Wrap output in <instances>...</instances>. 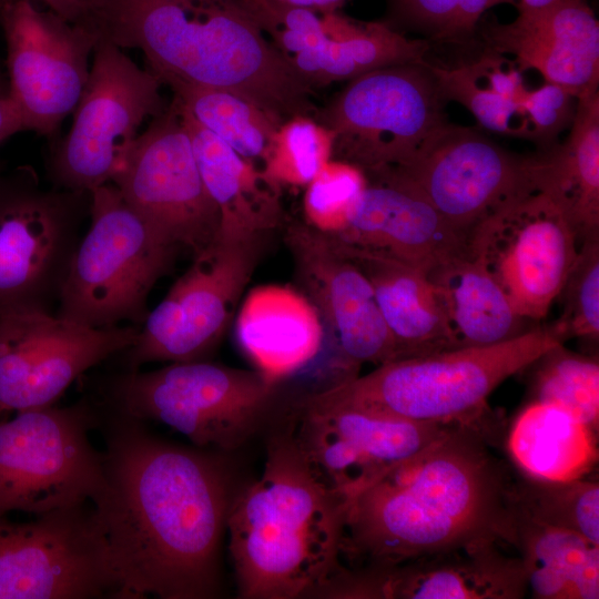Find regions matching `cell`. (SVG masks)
<instances>
[{
  "label": "cell",
  "instance_id": "18",
  "mask_svg": "<svg viewBox=\"0 0 599 599\" xmlns=\"http://www.w3.org/2000/svg\"><path fill=\"white\" fill-rule=\"evenodd\" d=\"M9 97L24 130L50 136L72 113L87 85L89 58L100 40L92 31L32 0H2Z\"/></svg>",
  "mask_w": 599,
  "mask_h": 599
},
{
  "label": "cell",
  "instance_id": "47",
  "mask_svg": "<svg viewBox=\"0 0 599 599\" xmlns=\"http://www.w3.org/2000/svg\"><path fill=\"white\" fill-rule=\"evenodd\" d=\"M2 171V164L0 163V172Z\"/></svg>",
  "mask_w": 599,
  "mask_h": 599
},
{
  "label": "cell",
  "instance_id": "46",
  "mask_svg": "<svg viewBox=\"0 0 599 599\" xmlns=\"http://www.w3.org/2000/svg\"><path fill=\"white\" fill-rule=\"evenodd\" d=\"M506 1H510V2H511V0H494V6H495V4H498V3H501V2H506Z\"/></svg>",
  "mask_w": 599,
  "mask_h": 599
},
{
  "label": "cell",
  "instance_id": "8",
  "mask_svg": "<svg viewBox=\"0 0 599 599\" xmlns=\"http://www.w3.org/2000/svg\"><path fill=\"white\" fill-rule=\"evenodd\" d=\"M99 412V402L83 397L0 418V517L94 500L103 484V451L89 434Z\"/></svg>",
  "mask_w": 599,
  "mask_h": 599
},
{
  "label": "cell",
  "instance_id": "39",
  "mask_svg": "<svg viewBox=\"0 0 599 599\" xmlns=\"http://www.w3.org/2000/svg\"><path fill=\"white\" fill-rule=\"evenodd\" d=\"M576 100L577 98L564 88L548 82L530 90L526 112L532 131L531 142L544 151L551 148L557 135L572 121Z\"/></svg>",
  "mask_w": 599,
  "mask_h": 599
},
{
  "label": "cell",
  "instance_id": "26",
  "mask_svg": "<svg viewBox=\"0 0 599 599\" xmlns=\"http://www.w3.org/2000/svg\"><path fill=\"white\" fill-rule=\"evenodd\" d=\"M177 103L201 177L220 212L217 236L268 237L282 224L281 189L264 176L261 167L199 124Z\"/></svg>",
  "mask_w": 599,
  "mask_h": 599
},
{
  "label": "cell",
  "instance_id": "28",
  "mask_svg": "<svg viewBox=\"0 0 599 599\" xmlns=\"http://www.w3.org/2000/svg\"><path fill=\"white\" fill-rule=\"evenodd\" d=\"M532 185L562 211L578 244L599 235V89L577 99L567 139L529 158Z\"/></svg>",
  "mask_w": 599,
  "mask_h": 599
},
{
  "label": "cell",
  "instance_id": "43",
  "mask_svg": "<svg viewBox=\"0 0 599 599\" xmlns=\"http://www.w3.org/2000/svg\"><path fill=\"white\" fill-rule=\"evenodd\" d=\"M266 2L315 10H339L348 0H263Z\"/></svg>",
  "mask_w": 599,
  "mask_h": 599
},
{
  "label": "cell",
  "instance_id": "42",
  "mask_svg": "<svg viewBox=\"0 0 599 599\" xmlns=\"http://www.w3.org/2000/svg\"><path fill=\"white\" fill-rule=\"evenodd\" d=\"M23 130L21 115L13 101L9 95L0 97V144Z\"/></svg>",
  "mask_w": 599,
  "mask_h": 599
},
{
  "label": "cell",
  "instance_id": "14",
  "mask_svg": "<svg viewBox=\"0 0 599 599\" xmlns=\"http://www.w3.org/2000/svg\"><path fill=\"white\" fill-rule=\"evenodd\" d=\"M578 241L560 207L534 185L480 222L466 252L483 264L516 312L544 319L577 256Z\"/></svg>",
  "mask_w": 599,
  "mask_h": 599
},
{
  "label": "cell",
  "instance_id": "13",
  "mask_svg": "<svg viewBox=\"0 0 599 599\" xmlns=\"http://www.w3.org/2000/svg\"><path fill=\"white\" fill-rule=\"evenodd\" d=\"M120 581L92 501L0 517V599L116 598Z\"/></svg>",
  "mask_w": 599,
  "mask_h": 599
},
{
  "label": "cell",
  "instance_id": "3",
  "mask_svg": "<svg viewBox=\"0 0 599 599\" xmlns=\"http://www.w3.org/2000/svg\"><path fill=\"white\" fill-rule=\"evenodd\" d=\"M98 34L139 49L163 85L226 89L281 123L316 111L246 0H106Z\"/></svg>",
  "mask_w": 599,
  "mask_h": 599
},
{
  "label": "cell",
  "instance_id": "25",
  "mask_svg": "<svg viewBox=\"0 0 599 599\" xmlns=\"http://www.w3.org/2000/svg\"><path fill=\"white\" fill-rule=\"evenodd\" d=\"M234 333L254 369L277 384L313 362L324 343V325L314 304L302 291L278 284L250 290Z\"/></svg>",
  "mask_w": 599,
  "mask_h": 599
},
{
  "label": "cell",
  "instance_id": "29",
  "mask_svg": "<svg viewBox=\"0 0 599 599\" xmlns=\"http://www.w3.org/2000/svg\"><path fill=\"white\" fill-rule=\"evenodd\" d=\"M427 276L440 297L455 348L498 344L534 327L466 250L440 261Z\"/></svg>",
  "mask_w": 599,
  "mask_h": 599
},
{
  "label": "cell",
  "instance_id": "9",
  "mask_svg": "<svg viewBox=\"0 0 599 599\" xmlns=\"http://www.w3.org/2000/svg\"><path fill=\"white\" fill-rule=\"evenodd\" d=\"M427 61L358 75L313 118L333 134L332 159L370 177L407 162L447 120Z\"/></svg>",
  "mask_w": 599,
  "mask_h": 599
},
{
  "label": "cell",
  "instance_id": "11",
  "mask_svg": "<svg viewBox=\"0 0 599 599\" xmlns=\"http://www.w3.org/2000/svg\"><path fill=\"white\" fill-rule=\"evenodd\" d=\"M90 200L91 193L44 187L30 165L0 172V316L52 312Z\"/></svg>",
  "mask_w": 599,
  "mask_h": 599
},
{
  "label": "cell",
  "instance_id": "22",
  "mask_svg": "<svg viewBox=\"0 0 599 599\" xmlns=\"http://www.w3.org/2000/svg\"><path fill=\"white\" fill-rule=\"evenodd\" d=\"M488 542L395 565L342 567L315 597L335 599H520L527 579L520 557Z\"/></svg>",
  "mask_w": 599,
  "mask_h": 599
},
{
  "label": "cell",
  "instance_id": "1",
  "mask_svg": "<svg viewBox=\"0 0 599 599\" xmlns=\"http://www.w3.org/2000/svg\"><path fill=\"white\" fill-rule=\"evenodd\" d=\"M103 484L92 501L120 589L116 599H212L232 501L221 451L181 446L99 402Z\"/></svg>",
  "mask_w": 599,
  "mask_h": 599
},
{
  "label": "cell",
  "instance_id": "41",
  "mask_svg": "<svg viewBox=\"0 0 599 599\" xmlns=\"http://www.w3.org/2000/svg\"><path fill=\"white\" fill-rule=\"evenodd\" d=\"M68 22L98 34V21L106 0H41ZM99 35V34H98ZM100 38V37H99Z\"/></svg>",
  "mask_w": 599,
  "mask_h": 599
},
{
  "label": "cell",
  "instance_id": "19",
  "mask_svg": "<svg viewBox=\"0 0 599 599\" xmlns=\"http://www.w3.org/2000/svg\"><path fill=\"white\" fill-rule=\"evenodd\" d=\"M286 424L316 475L348 505L390 467L456 425L329 405L311 395L300 400Z\"/></svg>",
  "mask_w": 599,
  "mask_h": 599
},
{
  "label": "cell",
  "instance_id": "12",
  "mask_svg": "<svg viewBox=\"0 0 599 599\" xmlns=\"http://www.w3.org/2000/svg\"><path fill=\"white\" fill-rule=\"evenodd\" d=\"M267 237L217 238L149 312L134 343L119 353L123 370L152 362L209 361L263 254Z\"/></svg>",
  "mask_w": 599,
  "mask_h": 599
},
{
  "label": "cell",
  "instance_id": "27",
  "mask_svg": "<svg viewBox=\"0 0 599 599\" xmlns=\"http://www.w3.org/2000/svg\"><path fill=\"white\" fill-rule=\"evenodd\" d=\"M331 238L372 285L382 316L396 343L397 359L455 348L440 297L426 271L347 247Z\"/></svg>",
  "mask_w": 599,
  "mask_h": 599
},
{
  "label": "cell",
  "instance_id": "16",
  "mask_svg": "<svg viewBox=\"0 0 599 599\" xmlns=\"http://www.w3.org/2000/svg\"><path fill=\"white\" fill-rule=\"evenodd\" d=\"M139 328H92L35 308L1 315L0 418L54 405L84 372L130 347Z\"/></svg>",
  "mask_w": 599,
  "mask_h": 599
},
{
  "label": "cell",
  "instance_id": "31",
  "mask_svg": "<svg viewBox=\"0 0 599 599\" xmlns=\"http://www.w3.org/2000/svg\"><path fill=\"white\" fill-rule=\"evenodd\" d=\"M443 101L464 105L485 129L532 140L526 112L529 89L524 69L507 55L488 50L478 60L454 68L427 62Z\"/></svg>",
  "mask_w": 599,
  "mask_h": 599
},
{
  "label": "cell",
  "instance_id": "4",
  "mask_svg": "<svg viewBox=\"0 0 599 599\" xmlns=\"http://www.w3.org/2000/svg\"><path fill=\"white\" fill-rule=\"evenodd\" d=\"M347 511V501L316 475L287 424L272 434L261 477L232 498L226 520L240 597H315L342 568Z\"/></svg>",
  "mask_w": 599,
  "mask_h": 599
},
{
  "label": "cell",
  "instance_id": "5",
  "mask_svg": "<svg viewBox=\"0 0 599 599\" xmlns=\"http://www.w3.org/2000/svg\"><path fill=\"white\" fill-rule=\"evenodd\" d=\"M564 344L537 325L506 342L390 361L373 372L309 394L368 413L444 424H470L488 415L487 399L507 378Z\"/></svg>",
  "mask_w": 599,
  "mask_h": 599
},
{
  "label": "cell",
  "instance_id": "36",
  "mask_svg": "<svg viewBox=\"0 0 599 599\" xmlns=\"http://www.w3.org/2000/svg\"><path fill=\"white\" fill-rule=\"evenodd\" d=\"M332 154V132L312 115H295L274 132L261 171L278 189L306 186Z\"/></svg>",
  "mask_w": 599,
  "mask_h": 599
},
{
  "label": "cell",
  "instance_id": "40",
  "mask_svg": "<svg viewBox=\"0 0 599 599\" xmlns=\"http://www.w3.org/2000/svg\"><path fill=\"white\" fill-rule=\"evenodd\" d=\"M457 3L458 0H393V9L402 23L448 40L451 39Z\"/></svg>",
  "mask_w": 599,
  "mask_h": 599
},
{
  "label": "cell",
  "instance_id": "35",
  "mask_svg": "<svg viewBox=\"0 0 599 599\" xmlns=\"http://www.w3.org/2000/svg\"><path fill=\"white\" fill-rule=\"evenodd\" d=\"M517 508L527 517L567 529L599 546V484L587 477L548 481L515 478Z\"/></svg>",
  "mask_w": 599,
  "mask_h": 599
},
{
  "label": "cell",
  "instance_id": "24",
  "mask_svg": "<svg viewBox=\"0 0 599 599\" xmlns=\"http://www.w3.org/2000/svg\"><path fill=\"white\" fill-rule=\"evenodd\" d=\"M351 248L428 272L466 250V241L409 185L390 176L367 179L345 229L329 235Z\"/></svg>",
  "mask_w": 599,
  "mask_h": 599
},
{
  "label": "cell",
  "instance_id": "44",
  "mask_svg": "<svg viewBox=\"0 0 599 599\" xmlns=\"http://www.w3.org/2000/svg\"><path fill=\"white\" fill-rule=\"evenodd\" d=\"M560 0H511L517 10H539L556 4Z\"/></svg>",
  "mask_w": 599,
  "mask_h": 599
},
{
  "label": "cell",
  "instance_id": "17",
  "mask_svg": "<svg viewBox=\"0 0 599 599\" xmlns=\"http://www.w3.org/2000/svg\"><path fill=\"white\" fill-rule=\"evenodd\" d=\"M387 175L422 194L467 242L470 232L532 186L529 158H518L476 130L445 122Z\"/></svg>",
  "mask_w": 599,
  "mask_h": 599
},
{
  "label": "cell",
  "instance_id": "21",
  "mask_svg": "<svg viewBox=\"0 0 599 599\" xmlns=\"http://www.w3.org/2000/svg\"><path fill=\"white\" fill-rule=\"evenodd\" d=\"M284 240L302 292L327 326L333 385L357 377L365 363L397 359L372 285L334 241L303 221L287 225Z\"/></svg>",
  "mask_w": 599,
  "mask_h": 599
},
{
  "label": "cell",
  "instance_id": "15",
  "mask_svg": "<svg viewBox=\"0 0 599 599\" xmlns=\"http://www.w3.org/2000/svg\"><path fill=\"white\" fill-rule=\"evenodd\" d=\"M111 183L161 235L192 256L217 238L220 212L201 177L174 97L140 133Z\"/></svg>",
  "mask_w": 599,
  "mask_h": 599
},
{
  "label": "cell",
  "instance_id": "38",
  "mask_svg": "<svg viewBox=\"0 0 599 599\" xmlns=\"http://www.w3.org/2000/svg\"><path fill=\"white\" fill-rule=\"evenodd\" d=\"M367 185L365 173L339 160H329L305 186L304 223L316 231L336 235L347 225Z\"/></svg>",
  "mask_w": 599,
  "mask_h": 599
},
{
  "label": "cell",
  "instance_id": "34",
  "mask_svg": "<svg viewBox=\"0 0 599 599\" xmlns=\"http://www.w3.org/2000/svg\"><path fill=\"white\" fill-rule=\"evenodd\" d=\"M530 400L556 405L598 432L599 362L558 344L530 366Z\"/></svg>",
  "mask_w": 599,
  "mask_h": 599
},
{
  "label": "cell",
  "instance_id": "37",
  "mask_svg": "<svg viewBox=\"0 0 599 599\" xmlns=\"http://www.w3.org/2000/svg\"><path fill=\"white\" fill-rule=\"evenodd\" d=\"M558 298L562 311L548 326L565 344L570 338L599 337V235L583 240ZM557 298V300H558Z\"/></svg>",
  "mask_w": 599,
  "mask_h": 599
},
{
  "label": "cell",
  "instance_id": "6",
  "mask_svg": "<svg viewBox=\"0 0 599 599\" xmlns=\"http://www.w3.org/2000/svg\"><path fill=\"white\" fill-rule=\"evenodd\" d=\"M181 251L113 183L93 190L89 226L70 260L55 314L92 328L141 327L150 293Z\"/></svg>",
  "mask_w": 599,
  "mask_h": 599
},
{
  "label": "cell",
  "instance_id": "32",
  "mask_svg": "<svg viewBox=\"0 0 599 599\" xmlns=\"http://www.w3.org/2000/svg\"><path fill=\"white\" fill-rule=\"evenodd\" d=\"M514 546L520 552L527 588L534 598H599L598 545L518 510Z\"/></svg>",
  "mask_w": 599,
  "mask_h": 599
},
{
  "label": "cell",
  "instance_id": "2",
  "mask_svg": "<svg viewBox=\"0 0 599 599\" xmlns=\"http://www.w3.org/2000/svg\"><path fill=\"white\" fill-rule=\"evenodd\" d=\"M489 416L456 424L348 505L341 556L365 566L515 544V477L490 450Z\"/></svg>",
  "mask_w": 599,
  "mask_h": 599
},
{
  "label": "cell",
  "instance_id": "33",
  "mask_svg": "<svg viewBox=\"0 0 599 599\" xmlns=\"http://www.w3.org/2000/svg\"><path fill=\"white\" fill-rule=\"evenodd\" d=\"M173 97L203 128L245 160H263L282 124L247 98L219 88L174 85Z\"/></svg>",
  "mask_w": 599,
  "mask_h": 599
},
{
  "label": "cell",
  "instance_id": "23",
  "mask_svg": "<svg viewBox=\"0 0 599 599\" xmlns=\"http://www.w3.org/2000/svg\"><path fill=\"white\" fill-rule=\"evenodd\" d=\"M485 38L488 50L539 72L577 99L599 89V22L585 0L519 10L514 21L487 29Z\"/></svg>",
  "mask_w": 599,
  "mask_h": 599
},
{
  "label": "cell",
  "instance_id": "10",
  "mask_svg": "<svg viewBox=\"0 0 599 599\" xmlns=\"http://www.w3.org/2000/svg\"><path fill=\"white\" fill-rule=\"evenodd\" d=\"M163 83L115 44L100 39L70 131L52 152V186L91 193L111 183L136 142L142 123L167 104Z\"/></svg>",
  "mask_w": 599,
  "mask_h": 599
},
{
  "label": "cell",
  "instance_id": "30",
  "mask_svg": "<svg viewBox=\"0 0 599 599\" xmlns=\"http://www.w3.org/2000/svg\"><path fill=\"white\" fill-rule=\"evenodd\" d=\"M507 450L527 477L578 479L598 461L597 432L556 405L530 400L514 419Z\"/></svg>",
  "mask_w": 599,
  "mask_h": 599
},
{
  "label": "cell",
  "instance_id": "45",
  "mask_svg": "<svg viewBox=\"0 0 599 599\" xmlns=\"http://www.w3.org/2000/svg\"><path fill=\"white\" fill-rule=\"evenodd\" d=\"M1 3H2V0H0V7H1ZM7 95H9V83L0 70V97H7Z\"/></svg>",
  "mask_w": 599,
  "mask_h": 599
},
{
  "label": "cell",
  "instance_id": "20",
  "mask_svg": "<svg viewBox=\"0 0 599 599\" xmlns=\"http://www.w3.org/2000/svg\"><path fill=\"white\" fill-rule=\"evenodd\" d=\"M263 32L293 72L312 90L369 71L425 61L428 43L387 22L246 0Z\"/></svg>",
  "mask_w": 599,
  "mask_h": 599
},
{
  "label": "cell",
  "instance_id": "7",
  "mask_svg": "<svg viewBox=\"0 0 599 599\" xmlns=\"http://www.w3.org/2000/svg\"><path fill=\"white\" fill-rule=\"evenodd\" d=\"M277 385L256 369L209 361L170 363L115 374L102 402L140 420L164 424L195 447L229 453L257 432Z\"/></svg>",
  "mask_w": 599,
  "mask_h": 599
}]
</instances>
